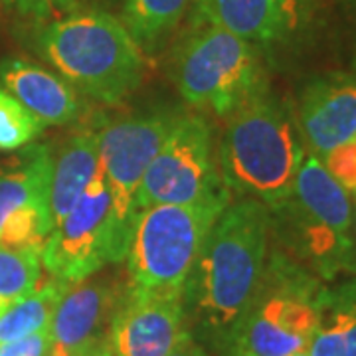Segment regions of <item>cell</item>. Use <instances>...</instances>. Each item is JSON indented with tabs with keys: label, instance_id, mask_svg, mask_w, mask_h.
<instances>
[{
	"label": "cell",
	"instance_id": "obj_8",
	"mask_svg": "<svg viewBox=\"0 0 356 356\" xmlns=\"http://www.w3.org/2000/svg\"><path fill=\"white\" fill-rule=\"evenodd\" d=\"M234 194L218 166L214 129L202 115L177 119L140 182L135 220L156 204L229 202Z\"/></svg>",
	"mask_w": 356,
	"mask_h": 356
},
{
	"label": "cell",
	"instance_id": "obj_20",
	"mask_svg": "<svg viewBox=\"0 0 356 356\" xmlns=\"http://www.w3.org/2000/svg\"><path fill=\"white\" fill-rule=\"evenodd\" d=\"M65 289L64 283L50 280L6 307L0 313V344L50 329L56 305Z\"/></svg>",
	"mask_w": 356,
	"mask_h": 356
},
{
	"label": "cell",
	"instance_id": "obj_5",
	"mask_svg": "<svg viewBox=\"0 0 356 356\" xmlns=\"http://www.w3.org/2000/svg\"><path fill=\"white\" fill-rule=\"evenodd\" d=\"M170 77L184 102L216 117L232 113L267 83L259 50L200 16L175 46Z\"/></svg>",
	"mask_w": 356,
	"mask_h": 356
},
{
	"label": "cell",
	"instance_id": "obj_14",
	"mask_svg": "<svg viewBox=\"0 0 356 356\" xmlns=\"http://www.w3.org/2000/svg\"><path fill=\"white\" fill-rule=\"evenodd\" d=\"M0 88L48 125H70L79 117L76 89L64 77L24 58L0 60Z\"/></svg>",
	"mask_w": 356,
	"mask_h": 356
},
{
	"label": "cell",
	"instance_id": "obj_9",
	"mask_svg": "<svg viewBox=\"0 0 356 356\" xmlns=\"http://www.w3.org/2000/svg\"><path fill=\"white\" fill-rule=\"evenodd\" d=\"M178 117L175 109H154L115 119L95 133L99 168L113 206L111 264L125 261L140 182Z\"/></svg>",
	"mask_w": 356,
	"mask_h": 356
},
{
	"label": "cell",
	"instance_id": "obj_23",
	"mask_svg": "<svg viewBox=\"0 0 356 356\" xmlns=\"http://www.w3.org/2000/svg\"><path fill=\"white\" fill-rule=\"evenodd\" d=\"M8 10L16 16L32 20L36 24H44L65 14L79 10V0H2Z\"/></svg>",
	"mask_w": 356,
	"mask_h": 356
},
{
	"label": "cell",
	"instance_id": "obj_18",
	"mask_svg": "<svg viewBox=\"0 0 356 356\" xmlns=\"http://www.w3.org/2000/svg\"><path fill=\"white\" fill-rule=\"evenodd\" d=\"M311 356H356V275L325 283Z\"/></svg>",
	"mask_w": 356,
	"mask_h": 356
},
{
	"label": "cell",
	"instance_id": "obj_29",
	"mask_svg": "<svg viewBox=\"0 0 356 356\" xmlns=\"http://www.w3.org/2000/svg\"><path fill=\"white\" fill-rule=\"evenodd\" d=\"M86 356H115V355H113V350H111V346L107 344V341H103L99 346H95V348Z\"/></svg>",
	"mask_w": 356,
	"mask_h": 356
},
{
	"label": "cell",
	"instance_id": "obj_22",
	"mask_svg": "<svg viewBox=\"0 0 356 356\" xmlns=\"http://www.w3.org/2000/svg\"><path fill=\"white\" fill-rule=\"evenodd\" d=\"M46 129L30 109L0 88V151H18Z\"/></svg>",
	"mask_w": 356,
	"mask_h": 356
},
{
	"label": "cell",
	"instance_id": "obj_4",
	"mask_svg": "<svg viewBox=\"0 0 356 356\" xmlns=\"http://www.w3.org/2000/svg\"><path fill=\"white\" fill-rule=\"evenodd\" d=\"M36 50L74 89L119 103L139 88L143 51L123 22L107 10L79 8L40 24Z\"/></svg>",
	"mask_w": 356,
	"mask_h": 356
},
{
	"label": "cell",
	"instance_id": "obj_28",
	"mask_svg": "<svg viewBox=\"0 0 356 356\" xmlns=\"http://www.w3.org/2000/svg\"><path fill=\"white\" fill-rule=\"evenodd\" d=\"M115 2H121V0H79V6L81 8H99V10H103L102 6H109V4H115Z\"/></svg>",
	"mask_w": 356,
	"mask_h": 356
},
{
	"label": "cell",
	"instance_id": "obj_32",
	"mask_svg": "<svg viewBox=\"0 0 356 356\" xmlns=\"http://www.w3.org/2000/svg\"><path fill=\"white\" fill-rule=\"evenodd\" d=\"M353 8H355V13H356V0H353Z\"/></svg>",
	"mask_w": 356,
	"mask_h": 356
},
{
	"label": "cell",
	"instance_id": "obj_25",
	"mask_svg": "<svg viewBox=\"0 0 356 356\" xmlns=\"http://www.w3.org/2000/svg\"><path fill=\"white\" fill-rule=\"evenodd\" d=\"M51 350L50 329L0 344V356H51Z\"/></svg>",
	"mask_w": 356,
	"mask_h": 356
},
{
	"label": "cell",
	"instance_id": "obj_27",
	"mask_svg": "<svg viewBox=\"0 0 356 356\" xmlns=\"http://www.w3.org/2000/svg\"><path fill=\"white\" fill-rule=\"evenodd\" d=\"M166 356H210V355H208V350L204 348L202 344L198 343V341L192 337L191 332H186V334L180 339V343H178Z\"/></svg>",
	"mask_w": 356,
	"mask_h": 356
},
{
	"label": "cell",
	"instance_id": "obj_26",
	"mask_svg": "<svg viewBox=\"0 0 356 356\" xmlns=\"http://www.w3.org/2000/svg\"><path fill=\"white\" fill-rule=\"evenodd\" d=\"M273 2L277 4V8L283 14V18H285L287 28H289L291 34L309 20L313 0H273Z\"/></svg>",
	"mask_w": 356,
	"mask_h": 356
},
{
	"label": "cell",
	"instance_id": "obj_21",
	"mask_svg": "<svg viewBox=\"0 0 356 356\" xmlns=\"http://www.w3.org/2000/svg\"><path fill=\"white\" fill-rule=\"evenodd\" d=\"M42 277L40 248H10L0 243V301L10 305L38 287Z\"/></svg>",
	"mask_w": 356,
	"mask_h": 356
},
{
	"label": "cell",
	"instance_id": "obj_17",
	"mask_svg": "<svg viewBox=\"0 0 356 356\" xmlns=\"http://www.w3.org/2000/svg\"><path fill=\"white\" fill-rule=\"evenodd\" d=\"M51 149L26 145L10 165L0 170V229L8 218L30 208L50 210Z\"/></svg>",
	"mask_w": 356,
	"mask_h": 356
},
{
	"label": "cell",
	"instance_id": "obj_1",
	"mask_svg": "<svg viewBox=\"0 0 356 356\" xmlns=\"http://www.w3.org/2000/svg\"><path fill=\"white\" fill-rule=\"evenodd\" d=\"M269 250V210L234 196L204 240L184 283L186 329L204 348L224 356L259 285Z\"/></svg>",
	"mask_w": 356,
	"mask_h": 356
},
{
	"label": "cell",
	"instance_id": "obj_11",
	"mask_svg": "<svg viewBox=\"0 0 356 356\" xmlns=\"http://www.w3.org/2000/svg\"><path fill=\"white\" fill-rule=\"evenodd\" d=\"M186 332L182 295L127 287L111 318L107 344L115 356H166Z\"/></svg>",
	"mask_w": 356,
	"mask_h": 356
},
{
	"label": "cell",
	"instance_id": "obj_13",
	"mask_svg": "<svg viewBox=\"0 0 356 356\" xmlns=\"http://www.w3.org/2000/svg\"><path fill=\"white\" fill-rule=\"evenodd\" d=\"M119 299L107 277L91 275L67 287L50 323L51 356H86L107 341Z\"/></svg>",
	"mask_w": 356,
	"mask_h": 356
},
{
	"label": "cell",
	"instance_id": "obj_12",
	"mask_svg": "<svg viewBox=\"0 0 356 356\" xmlns=\"http://www.w3.org/2000/svg\"><path fill=\"white\" fill-rule=\"evenodd\" d=\"M307 149L318 159L356 140V72L307 81L295 109Z\"/></svg>",
	"mask_w": 356,
	"mask_h": 356
},
{
	"label": "cell",
	"instance_id": "obj_3",
	"mask_svg": "<svg viewBox=\"0 0 356 356\" xmlns=\"http://www.w3.org/2000/svg\"><path fill=\"white\" fill-rule=\"evenodd\" d=\"M269 238L325 283L356 275L353 196L311 151L287 200L269 210Z\"/></svg>",
	"mask_w": 356,
	"mask_h": 356
},
{
	"label": "cell",
	"instance_id": "obj_31",
	"mask_svg": "<svg viewBox=\"0 0 356 356\" xmlns=\"http://www.w3.org/2000/svg\"><path fill=\"white\" fill-rule=\"evenodd\" d=\"M353 212H355V234H356V198H355V202H353Z\"/></svg>",
	"mask_w": 356,
	"mask_h": 356
},
{
	"label": "cell",
	"instance_id": "obj_6",
	"mask_svg": "<svg viewBox=\"0 0 356 356\" xmlns=\"http://www.w3.org/2000/svg\"><path fill=\"white\" fill-rule=\"evenodd\" d=\"M323 287L325 281L269 238L261 280L229 348L254 356H289L307 348L317 329Z\"/></svg>",
	"mask_w": 356,
	"mask_h": 356
},
{
	"label": "cell",
	"instance_id": "obj_15",
	"mask_svg": "<svg viewBox=\"0 0 356 356\" xmlns=\"http://www.w3.org/2000/svg\"><path fill=\"white\" fill-rule=\"evenodd\" d=\"M99 172V149L93 131L76 133L65 139L58 151H51L48 194L51 228L76 206Z\"/></svg>",
	"mask_w": 356,
	"mask_h": 356
},
{
	"label": "cell",
	"instance_id": "obj_24",
	"mask_svg": "<svg viewBox=\"0 0 356 356\" xmlns=\"http://www.w3.org/2000/svg\"><path fill=\"white\" fill-rule=\"evenodd\" d=\"M321 161L329 168L332 177L341 182V186L346 188L353 198H356V140L332 151Z\"/></svg>",
	"mask_w": 356,
	"mask_h": 356
},
{
	"label": "cell",
	"instance_id": "obj_7",
	"mask_svg": "<svg viewBox=\"0 0 356 356\" xmlns=\"http://www.w3.org/2000/svg\"><path fill=\"white\" fill-rule=\"evenodd\" d=\"M228 204H156L140 210L125 255L129 289L182 295L208 232Z\"/></svg>",
	"mask_w": 356,
	"mask_h": 356
},
{
	"label": "cell",
	"instance_id": "obj_30",
	"mask_svg": "<svg viewBox=\"0 0 356 356\" xmlns=\"http://www.w3.org/2000/svg\"><path fill=\"white\" fill-rule=\"evenodd\" d=\"M224 356H254V355H250V353H245V350H242V348H236V346H234V348H229L228 353H226Z\"/></svg>",
	"mask_w": 356,
	"mask_h": 356
},
{
	"label": "cell",
	"instance_id": "obj_19",
	"mask_svg": "<svg viewBox=\"0 0 356 356\" xmlns=\"http://www.w3.org/2000/svg\"><path fill=\"white\" fill-rule=\"evenodd\" d=\"M188 6L191 0H121L119 20L143 54H154L177 30Z\"/></svg>",
	"mask_w": 356,
	"mask_h": 356
},
{
	"label": "cell",
	"instance_id": "obj_2",
	"mask_svg": "<svg viewBox=\"0 0 356 356\" xmlns=\"http://www.w3.org/2000/svg\"><path fill=\"white\" fill-rule=\"evenodd\" d=\"M222 119L216 153L224 182L234 196L277 208L291 194L305 154L295 109L266 83Z\"/></svg>",
	"mask_w": 356,
	"mask_h": 356
},
{
	"label": "cell",
	"instance_id": "obj_16",
	"mask_svg": "<svg viewBox=\"0 0 356 356\" xmlns=\"http://www.w3.org/2000/svg\"><path fill=\"white\" fill-rule=\"evenodd\" d=\"M196 16L250 42L257 50L271 48L291 32L273 0H194Z\"/></svg>",
	"mask_w": 356,
	"mask_h": 356
},
{
	"label": "cell",
	"instance_id": "obj_10",
	"mask_svg": "<svg viewBox=\"0 0 356 356\" xmlns=\"http://www.w3.org/2000/svg\"><path fill=\"white\" fill-rule=\"evenodd\" d=\"M113 206L102 172L48 234L40 248L42 267L51 280L72 287L111 264Z\"/></svg>",
	"mask_w": 356,
	"mask_h": 356
}]
</instances>
